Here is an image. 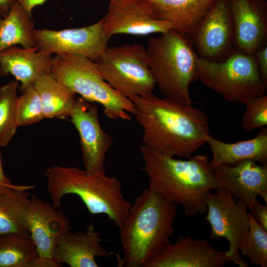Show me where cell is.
Returning <instances> with one entry per match:
<instances>
[{"instance_id": "cell-29", "label": "cell", "mask_w": 267, "mask_h": 267, "mask_svg": "<svg viewBox=\"0 0 267 267\" xmlns=\"http://www.w3.org/2000/svg\"><path fill=\"white\" fill-rule=\"evenodd\" d=\"M246 109L242 116L244 130L251 132L267 125V95L256 96L245 104Z\"/></svg>"}, {"instance_id": "cell-12", "label": "cell", "mask_w": 267, "mask_h": 267, "mask_svg": "<svg viewBox=\"0 0 267 267\" xmlns=\"http://www.w3.org/2000/svg\"><path fill=\"white\" fill-rule=\"evenodd\" d=\"M70 117L80 135L84 170L89 173L105 172L106 156L113 140L100 125L97 107L79 97L76 99Z\"/></svg>"}, {"instance_id": "cell-4", "label": "cell", "mask_w": 267, "mask_h": 267, "mask_svg": "<svg viewBox=\"0 0 267 267\" xmlns=\"http://www.w3.org/2000/svg\"><path fill=\"white\" fill-rule=\"evenodd\" d=\"M47 189L52 205L61 206L63 197L68 194L78 196L89 212L104 214L120 229L129 214L132 203L122 192L121 181L105 172L89 173L73 167L53 166L45 170Z\"/></svg>"}, {"instance_id": "cell-20", "label": "cell", "mask_w": 267, "mask_h": 267, "mask_svg": "<svg viewBox=\"0 0 267 267\" xmlns=\"http://www.w3.org/2000/svg\"><path fill=\"white\" fill-rule=\"evenodd\" d=\"M157 17L190 39L217 0H148Z\"/></svg>"}, {"instance_id": "cell-18", "label": "cell", "mask_w": 267, "mask_h": 267, "mask_svg": "<svg viewBox=\"0 0 267 267\" xmlns=\"http://www.w3.org/2000/svg\"><path fill=\"white\" fill-rule=\"evenodd\" d=\"M110 256L101 244L99 232L90 224L85 231L69 230L61 235L55 244L53 258L70 267H97L96 257Z\"/></svg>"}, {"instance_id": "cell-9", "label": "cell", "mask_w": 267, "mask_h": 267, "mask_svg": "<svg viewBox=\"0 0 267 267\" xmlns=\"http://www.w3.org/2000/svg\"><path fill=\"white\" fill-rule=\"evenodd\" d=\"M206 202L208 213L205 220L211 227L210 238H225L228 242L227 257L240 267H247V262L241 258L239 251L249 228L247 206L241 200L235 202L232 195L222 187L215 193L210 192Z\"/></svg>"}, {"instance_id": "cell-8", "label": "cell", "mask_w": 267, "mask_h": 267, "mask_svg": "<svg viewBox=\"0 0 267 267\" xmlns=\"http://www.w3.org/2000/svg\"><path fill=\"white\" fill-rule=\"evenodd\" d=\"M93 61L105 81L130 100L153 92L156 86L141 44L107 47Z\"/></svg>"}, {"instance_id": "cell-26", "label": "cell", "mask_w": 267, "mask_h": 267, "mask_svg": "<svg viewBox=\"0 0 267 267\" xmlns=\"http://www.w3.org/2000/svg\"><path fill=\"white\" fill-rule=\"evenodd\" d=\"M18 87L16 79L0 87V148L9 143L18 127L15 107Z\"/></svg>"}, {"instance_id": "cell-5", "label": "cell", "mask_w": 267, "mask_h": 267, "mask_svg": "<svg viewBox=\"0 0 267 267\" xmlns=\"http://www.w3.org/2000/svg\"><path fill=\"white\" fill-rule=\"evenodd\" d=\"M146 53L156 85L164 97L192 104L189 87L197 81L198 56L191 39L172 29L149 38Z\"/></svg>"}, {"instance_id": "cell-10", "label": "cell", "mask_w": 267, "mask_h": 267, "mask_svg": "<svg viewBox=\"0 0 267 267\" xmlns=\"http://www.w3.org/2000/svg\"><path fill=\"white\" fill-rule=\"evenodd\" d=\"M36 47L51 54H73L94 60L108 47L111 37L103 19L90 25L60 30L35 29Z\"/></svg>"}, {"instance_id": "cell-28", "label": "cell", "mask_w": 267, "mask_h": 267, "mask_svg": "<svg viewBox=\"0 0 267 267\" xmlns=\"http://www.w3.org/2000/svg\"><path fill=\"white\" fill-rule=\"evenodd\" d=\"M15 116L18 127L30 125L44 118L40 96L33 86L17 97Z\"/></svg>"}, {"instance_id": "cell-27", "label": "cell", "mask_w": 267, "mask_h": 267, "mask_svg": "<svg viewBox=\"0 0 267 267\" xmlns=\"http://www.w3.org/2000/svg\"><path fill=\"white\" fill-rule=\"evenodd\" d=\"M249 228L244 243L239 251L249 258L252 264L267 267V231L257 222L253 215L249 213Z\"/></svg>"}, {"instance_id": "cell-24", "label": "cell", "mask_w": 267, "mask_h": 267, "mask_svg": "<svg viewBox=\"0 0 267 267\" xmlns=\"http://www.w3.org/2000/svg\"><path fill=\"white\" fill-rule=\"evenodd\" d=\"M32 17L18 3H13L0 25V52L12 46L36 47Z\"/></svg>"}, {"instance_id": "cell-25", "label": "cell", "mask_w": 267, "mask_h": 267, "mask_svg": "<svg viewBox=\"0 0 267 267\" xmlns=\"http://www.w3.org/2000/svg\"><path fill=\"white\" fill-rule=\"evenodd\" d=\"M38 256L29 232L0 235V267H30Z\"/></svg>"}, {"instance_id": "cell-2", "label": "cell", "mask_w": 267, "mask_h": 267, "mask_svg": "<svg viewBox=\"0 0 267 267\" xmlns=\"http://www.w3.org/2000/svg\"><path fill=\"white\" fill-rule=\"evenodd\" d=\"M139 149L144 163L141 169L147 176L149 187L176 205H181L187 216L207 210L208 194L219 188L207 155H196L183 160L143 145Z\"/></svg>"}, {"instance_id": "cell-35", "label": "cell", "mask_w": 267, "mask_h": 267, "mask_svg": "<svg viewBox=\"0 0 267 267\" xmlns=\"http://www.w3.org/2000/svg\"><path fill=\"white\" fill-rule=\"evenodd\" d=\"M11 184H12L10 179L5 175L4 173L2 167L1 152L0 150V186L10 185Z\"/></svg>"}, {"instance_id": "cell-21", "label": "cell", "mask_w": 267, "mask_h": 267, "mask_svg": "<svg viewBox=\"0 0 267 267\" xmlns=\"http://www.w3.org/2000/svg\"><path fill=\"white\" fill-rule=\"evenodd\" d=\"M206 143L212 153L210 163L213 169L221 165L234 166L246 160L261 165L267 164V128H263L252 138L235 143L224 142L210 134Z\"/></svg>"}, {"instance_id": "cell-15", "label": "cell", "mask_w": 267, "mask_h": 267, "mask_svg": "<svg viewBox=\"0 0 267 267\" xmlns=\"http://www.w3.org/2000/svg\"><path fill=\"white\" fill-rule=\"evenodd\" d=\"M235 51L254 55L267 45V0H228Z\"/></svg>"}, {"instance_id": "cell-31", "label": "cell", "mask_w": 267, "mask_h": 267, "mask_svg": "<svg viewBox=\"0 0 267 267\" xmlns=\"http://www.w3.org/2000/svg\"><path fill=\"white\" fill-rule=\"evenodd\" d=\"M262 79L267 82V45L254 55Z\"/></svg>"}, {"instance_id": "cell-33", "label": "cell", "mask_w": 267, "mask_h": 267, "mask_svg": "<svg viewBox=\"0 0 267 267\" xmlns=\"http://www.w3.org/2000/svg\"><path fill=\"white\" fill-rule=\"evenodd\" d=\"M62 264L57 262L54 258H49L38 256L34 261L30 267H59Z\"/></svg>"}, {"instance_id": "cell-16", "label": "cell", "mask_w": 267, "mask_h": 267, "mask_svg": "<svg viewBox=\"0 0 267 267\" xmlns=\"http://www.w3.org/2000/svg\"><path fill=\"white\" fill-rule=\"evenodd\" d=\"M219 187L226 189L250 209L261 196L267 203V164L246 160L234 166L220 165L213 169Z\"/></svg>"}, {"instance_id": "cell-13", "label": "cell", "mask_w": 267, "mask_h": 267, "mask_svg": "<svg viewBox=\"0 0 267 267\" xmlns=\"http://www.w3.org/2000/svg\"><path fill=\"white\" fill-rule=\"evenodd\" d=\"M103 19L105 30L111 37L117 34H162L173 29L171 23L157 17L148 0H110Z\"/></svg>"}, {"instance_id": "cell-34", "label": "cell", "mask_w": 267, "mask_h": 267, "mask_svg": "<svg viewBox=\"0 0 267 267\" xmlns=\"http://www.w3.org/2000/svg\"><path fill=\"white\" fill-rule=\"evenodd\" d=\"M13 4L11 0H0V17L3 18L7 15Z\"/></svg>"}, {"instance_id": "cell-14", "label": "cell", "mask_w": 267, "mask_h": 267, "mask_svg": "<svg viewBox=\"0 0 267 267\" xmlns=\"http://www.w3.org/2000/svg\"><path fill=\"white\" fill-rule=\"evenodd\" d=\"M230 262L226 251L217 249L208 240L184 236L165 245L144 267H222Z\"/></svg>"}, {"instance_id": "cell-36", "label": "cell", "mask_w": 267, "mask_h": 267, "mask_svg": "<svg viewBox=\"0 0 267 267\" xmlns=\"http://www.w3.org/2000/svg\"><path fill=\"white\" fill-rule=\"evenodd\" d=\"M2 20V18L0 17V24L1 23Z\"/></svg>"}, {"instance_id": "cell-30", "label": "cell", "mask_w": 267, "mask_h": 267, "mask_svg": "<svg viewBox=\"0 0 267 267\" xmlns=\"http://www.w3.org/2000/svg\"><path fill=\"white\" fill-rule=\"evenodd\" d=\"M259 224L267 231V206L261 204L257 200L250 209Z\"/></svg>"}, {"instance_id": "cell-23", "label": "cell", "mask_w": 267, "mask_h": 267, "mask_svg": "<svg viewBox=\"0 0 267 267\" xmlns=\"http://www.w3.org/2000/svg\"><path fill=\"white\" fill-rule=\"evenodd\" d=\"M33 86L40 96L44 118L64 119L70 117L76 94L50 72L39 77Z\"/></svg>"}, {"instance_id": "cell-6", "label": "cell", "mask_w": 267, "mask_h": 267, "mask_svg": "<svg viewBox=\"0 0 267 267\" xmlns=\"http://www.w3.org/2000/svg\"><path fill=\"white\" fill-rule=\"evenodd\" d=\"M50 73L74 93L89 102L101 105L110 119L130 121V114H134V103L113 89L103 79L95 62L86 57L55 54Z\"/></svg>"}, {"instance_id": "cell-19", "label": "cell", "mask_w": 267, "mask_h": 267, "mask_svg": "<svg viewBox=\"0 0 267 267\" xmlns=\"http://www.w3.org/2000/svg\"><path fill=\"white\" fill-rule=\"evenodd\" d=\"M52 55L36 47L11 46L0 52V73L13 76L23 92L41 76L50 72Z\"/></svg>"}, {"instance_id": "cell-17", "label": "cell", "mask_w": 267, "mask_h": 267, "mask_svg": "<svg viewBox=\"0 0 267 267\" xmlns=\"http://www.w3.org/2000/svg\"><path fill=\"white\" fill-rule=\"evenodd\" d=\"M28 222L29 233L39 256L53 258L57 240L63 233L71 230L68 219L61 210L33 194Z\"/></svg>"}, {"instance_id": "cell-1", "label": "cell", "mask_w": 267, "mask_h": 267, "mask_svg": "<svg viewBox=\"0 0 267 267\" xmlns=\"http://www.w3.org/2000/svg\"><path fill=\"white\" fill-rule=\"evenodd\" d=\"M145 146L164 155L189 158L211 134L209 118L192 105L151 92L131 100Z\"/></svg>"}, {"instance_id": "cell-11", "label": "cell", "mask_w": 267, "mask_h": 267, "mask_svg": "<svg viewBox=\"0 0 267 267\" xmlns=\"http://www.w3.org/2000/svg\"><path fill=\"white\" fill-rule=\"evenodd\" d=\"M191 39L198 57L222 61L235 51L228 0H217Z\"/></svg>"}, {"instance_id": "cell-7", "label": "cell", "mask_w": 267, "mask_h": 267, "mask_svg": "<svg viewBox=\"0 0 267 267\" xmlns=\"http://www.w3.org/2000/svg\"><path fill=\"white\" fill-rule=\"evenodd\" d=\"M196 72L197 81L229 102L245 104L267 91V82L253 55L235 51L219 61L198 57Z\"/></svg>"}, {"instance_id": "cell-3", "label": "cell", "mask_w": 267, "mask_h": 267, "mask_svg": "<svg viewBox=\"0 0 267 267\" xmlns=\"http://www.w3.org/2000/svg\"><path fill=\"white\" fill-rule=\"evenodd\" d=\"M177 205L148 187L135 199L120 229L123 251L121 265L144 267L170 242Z\"/></svg>"}, {"instance_id": "cell-22", "label": "cell", "mask_w": 267, "mask_h": 267, "mask_svg": "<svg viewBox=\"0 0 267 267\" xmlns=\"http://www.w3.org/2000/svg\"><path fill=\"white\" fill-rule=\"evenodd\" d=\"M32 185L0 186V235L29 232L28 216Z\"/></svg>"}, {"instance_id": "cell-32", "label": "cell", "mask_w": 267, "mask_h": 267, "mask_svg": "<svg viewBox=\"0 0 267 267\" xmlns=\"http://www.w3.org/2000/svg\"><path fill=\"white\" fill-rule=\"evenodd\" d=\"M13 3L20 5L32 17L34 8L39 5L43 4L47 0H11Z\"/></svg>"}]
</instances>
